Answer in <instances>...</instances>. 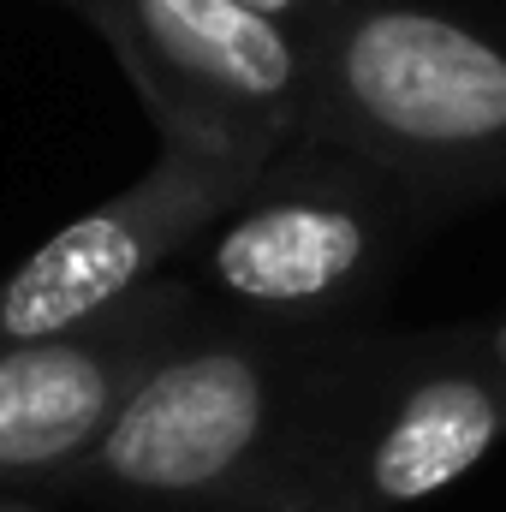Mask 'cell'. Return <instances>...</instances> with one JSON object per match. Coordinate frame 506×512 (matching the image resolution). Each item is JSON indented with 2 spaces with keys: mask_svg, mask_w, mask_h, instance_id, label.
<instances>
[{
  "mask_svg": "<svg viewBox=\"0 0 506 512\" xmlns=\"http://www.w3.org/2000/svg\"><path fill=\"white\" fill-rule=\"evenodd\" d=\"M340 328L197 310L102 441L36 495L84 512H310L316 382Z\"/></svg>",
  "mask_w": 506,
  "mask_h": 512,
  "instance_id": "1",
  "label": "cell"
},
{
  "mask_svg": "<svg viewBox=\"0 0 506 512\" xmlns=\"http://www.w3.org/2000/svg\"><path fill=\"white\" fill-rule=\"evenodd\" d=\"M304 54L298 137L381 167L441 215L506 191V24L465 0H328Z\"/></svg>",
  "mask_w": 506,
  "mask_h": 512,
  "instance_id": "2",
  "label": "cell"
},
{
  "mask_svg": "<svg viewBox=\"0 0 506 512\" xmlns=\"http://www.w3.org/2000/svg\"><path fill=\"white\" fill-rule=\"evenodd\" d=\"M506 441L495 322H352L328 346L310 423V512H405Z\"/></svg>",
  "mask_w": 506,
  "mask_h": 512,
  "instance_id": "3",
  "label": "cell"
},
{
  "mask_svg": "<svg viewBox=\"0 0 506 512\" xmlns=\"http://www.w3.org/2000/svg\"><path fill=\"white\" fill-rule=\"evenodd\" d=\"M435 221L441 209L381 167L298 137L173 274H185L197 304L221 316L304 328L376 322L405 256Z\"/></svg>",
  "mask_w": 506,
  "mask_h": 512,
  "instance_id": "4",
  "label": "cell"
},
{
  "mask_svg": "<svg viewBox=\"0 0 506 512\" xmlns=\"http://www.w3.org/2000/svg\"><path fill=\"white\" fill-rule=\"evenodd\" d=\"M126 66L161 149L268 167L310 102L304 36L245 0H66Z\"/></svg>",
  "mask_w": 506,
  "mask_h": 512,
  "instance_id": "5",
  "label": "cell"
},
{
  "mask_svg": "<svg viewBox=\"0 0 506 512\" xmlns=\"http://www.w3.org/2000/svg\"><path fill=\"white\" fill-rule=\"evenodd\" d=\"M262 167L203 161L185 149H161L143 179L96 203L90 215L48 233L0 280V346L6 340H48L66 334L131 292H143L155 274L173 268V256L191 251L245 191Z\"/></svg>",
  "mask_w": 506,
  "mask_h": 512,
  "instance_id": "6",
  "label": "cell"
},
{
  "mask_svg": "<svg viewBox=\"0 0 506 512\" xmlns=\"http://www.w3.org/2000/svg\"><path fill=\"white\" fill-rule=\"evenodd\" d=\"M185 274H155L126 304L48 334L0 346V489H48L114 423L173 340L197 322Z\"/></svg>",
  "mask_w": 506,
  "mask_h": 512,
  "instance_id": "7",
  "label": "cell"
},
{
  "mask_svg": "<svg viewBox=\"0 0 506 512\" xmlns=\"http://www.w3.org/2000/svg\"><path fill=\"white\" fill-rule=\"evenodd\" d=\"M245 6L268 12V18H280L286 30H298V36H304V30L322 18V6H328V0H245Z\"/></svg>",
  "mask_w": 506,
  "mask_h": 512,
  "instance_id": "8",
  "label": "cell"
},
{
  "mask_svg": "<svg viewBox=\"0 0 506 512\" xmlns=\"http://www.w3.org/2000/svg\"><path fill=\"white\" fill-rule=\"evenodd\" d=\"M0 512H54V501L36 489H0Z\"/></svg>",
  "mask_w": 506,
  "mask_h": 512,
  "instance_id": "9",
  "label": "cell"
},
{
  "mask_svg": "<svg viewBox=\"0 0 506 512\" xmlns=\"http://www.w3.org/2000/svg\"><path fill=\"white\" fill-rule=\"evenodd\" d=\"M495 346H501V364H506V316L495 322Z\"/></svg>",
  "mask_w": 506,
  "mask_h": 512,
  "instance_id": "10",
  "label": "cell"
}]
</instances>
